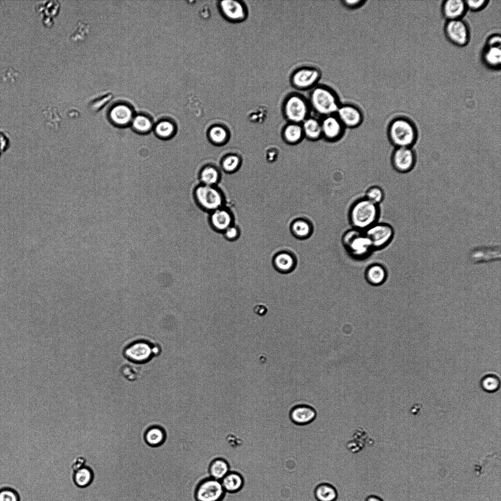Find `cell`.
Listing matches in <instances>:
<instances>
[{
  "instance_id": "cell-1",
  "label": "cell",
  "mask_w": 501,
  "mask_h": 501,
  "mask_svg": "<svg viewBox=\"0 0 501 501\" xmlns=\"http://www.w3.org/2000/svg\"><path fill=\"white\" fill-rule=\"evenodd\" d=\"M380 213L379 205L363 197L356 200L350 206L348 221L352 228L364 231L379 222Z\"/></svg>"
},
{
  "instance_id": "cell-2",
  "label": "cell",
  "mask_w": 501,
  "mask_h": 501,
  "mask_svg": "<svg viewBox=\"0 0 501 501\" xmlns=\"http://www.w3.org/2000/svg\"><path fill=\"white\" fill-rule=\"evenodd\" d=\"M341 243L347 255L355 260L366 259L375 251L364 231L353 228L343 233Z\"/></svg>"
},
{
  "instance_id": "cell-3",
  "label": "cell",
  "mask_w": 501,
  "mask_h": 501,
  "mask_svg": "<svg viewBox=\"0 0 501 501\" xmlns=\"http://www.w3.org/2000/svg\"><path fill=\"white\" fill-rule=\"evenodd\" d=\"M388 137L396 147H411L417 140L418 134L414 123L409 118L399 117L388 127Z\"/></svg>"
},
{
  "instance_id": "cell-4",
  "label": "cell",
  "mask_w": 501,
  "mask_h": 501,
  "mask_svg": "<svg viewBox=\"0 0 501 501\" xmlns=\"http://www.w3.org/2000/svg\"><path fill=\"white\" fill-rule=\"evenodd\" d=\"M309 104L316 113L324 116L335 114L340 106L335 93L324 86L313 89Z\"/></svg>"
},
{
  "instance_id": "cell-5",
  "label": "cell",
  "mask_w": 501,
  "mask_h": 501,
  "mask_svg": "<svg viewBox=\"0 0 501 501\" xmlns=\"http://www.w3.org/2000/svg\"><path fill=\"white\" fill-rule=\"evenodd\" d=\"M364 231L374 251L386 248L391 242L394 236L393 227L390 224L384 222H378Z\"/></svg>"
},
{
  "instance_id": "cell-6",
  "label": "cell",
  "mask_w": 501,
  "mask_h": 501,
  "mask_svg": "<svg viewBox=\"0 0 501 501\" xmlns=\"http://www.w3.org/2000/svg\"><path fill=\"white\" fill-rule=\"evenodd\" d=\"M444 33L451 43L458 47L465 46L470 41V28L463 19L446 21Z\"/></svg>"
},
{
  "instance_id": "cell-7",
  "label": "cell",
  "mask_w": 501,
  "mask_h": 501,
  "mask_svg": "<svg viewBox=\"0 0 501 501\" xmlns=\"http://www.w3.org/2000/svg\"><path fill=\"white\" fill-rule=\"evenodd\" d=\"M195 198L201 208L211 212L222 207L223 204L220 192L211 185L203 184L198 186L195 191Z\"/></svg>"
},
{
  "instance_id": "cell-8",
  "label": "cell",
  "mask_w": 501,
  "mask_h": 501,
  "mask_svg": "<svg viewBox=\"0 0 501 501\" xmlns=\"http://www.w3.org/2000/svg\"><path fill=\"white\" fill-rule=\"evenodd\" d=\"M159 348L152 343L144 340L134 341L125 348L123 354L131 362L144 363L156 355Z\"/></svg>"
},
{
  "instance_id": "cell-9",
  "label": "cell",
  "mask_w": 501,
  "mask_h": 501,
  "mask_svg": "<svg viewBox=\"0 0 501 501\" xmlns=\"http://www.w3.org/2000/svg\"><path fill=\"white\" fill-rule=\"evenodd\" d=\"M225 493L221 480L210 478L198 485L195 497L197 501H220Z\"/></svg>"
},
{
  "instance_id": "cell-10",
  "label": "cell",
  "mask_w": 501,
  "mask_h": 501,
  "mask_svg": "<svg viewBox=\"0 0 501 501\" xmlns=\"http://www.w3.org/2000/svg\"><path fill=\"white\" fill-rule=\"evenodd\" d=\"M309 106V103L303 97L296 95H292L285 104L286 117L292 123L301 124L308 117Z\"/></svg>"
},
{
  "instance_id": "cell-11",
  "label": "cell",
  "mask_w": 501,
  "mask_h": 501,
  "mask_svg": "<svg viewBox=\"0 0 501 501\" xmlns=\"http://www.w3.org/2000/svg\"><path fill=\"white\" fill-rule=\"evenodd\" d=\"M415 162V154L411 147H396L392 153L391 164L398 172H410L414 168Z\"/></svg>"
},
{
  "instance_id": "cell-12",
  "label": "cell",
  "mask_w": 501,
  "mask_h": 501,
  "mask_svg": "<svg viewBox=\"0 0 501 501\" xmlns=\"http://www.w3.org/2000/svg\"><path fill=\"white\" fill-rule=\"evenodd\" d=\"M317 412L312 406L299 403L294 405L291 409L289 416L295 425L300 426L307 425L315 420Z\"/></svg>"
},
{
  "instance_id": "cell-13",
  "label": "cell",
  "mask_w": 501,
  "mask_h": 501,
  "mask_svg": "<svg viewBox=\"0 0 501 501\" xmlns=\"http://www.w3.org/2000/svg\"><path fill=\"white\" fill-rule=\"evenodd\" d=\"M320 77V72L316 68H302L294 73L292 77V83L298 89H308L314 86Z\"/></svg>"
},
{
  "instance_id": "cell-14",
  "label": "cell",
  "mask_w": 501,
  "mask_h": 501,
  "mask_svg": "<svg viewBox=\"0 0 501 501\" xmlns=\"http://www.w3.org/2000/svg\"><path fill=\"white\" fill-rule=\"evenodd\" d=\"M336 115L344 127L355 128L360 125L363 119L360 110L355 106L346 104L340 106Z\"/></svg>"
},
{
  "instance_id": "cell-15",
  "label": "cell",
  "mask_w": 501,
  "mask_h": 501,
  "mask_svg": "<svg viewBox=\"0 0 501 501\" xmlns=\"http://www.w3.org/2000/svg\"><path fill=\"white\" fill-rule=\"evenodd\" d=\"M320 123L322 136L328 141L336 140L343 133L344 127L335 114L324 116Z\"/></svg>"
},
{
  "instance_id": "cell-16",
  "label": "cell",
  "mask_w": 501,
  "mask_h": 501,
  "mask_svg": "<svg viewBox=\"0 0 501 501\" xmlns=\"http://www.w3.org/2000/svg\"><path fill=\"white\" fill-rule=\"evenodd\" d=\"M441 13L446 21L462 19L468 10L465 0H444L441 7Z\"/></svg>"
},
{
  "instance_id": "cell-17",
  "label": "cell",
  "mask_w": 501,
  "mask_h": 501,
  "mask_svg": "<svg viewBox=\"0 0 501 501\" xmlns=\"http://www.w3.org/2000/svg\"><path fill=\"white\" fill-rule=\"evenodd\" d=\"M109 118L113 123L120 127L131 124L134 116L133 111L128 105L120 103L113 106L109 114Z\"/></svg>"
},
{
  "instance_id": "cell-18",
  "label": "cell",
  "mask_w": 501,
  "mask_h": 501,
  "mask_svg": "<svg viewBox=\"0 0 501 501\" xmlns=\"http://www.w3.org/2000/svg\"><path fill=\"white\" fill-rule=\"evenodd\" d=\"M209 221L211 227L215 231L223 233L233 224L234 219L229 210L222 207L211 212Z\"/></svg>"
},
{
  "instance_id": "cell-19",
  "label": "cell",
  "mask_w": 501,
  "mask_h": 501,
  "mask_svg": "<svg viewBox=\"0 0 501 501\" xmlns=\"http://www.w3.org/2000/svg\"><path fill=\"white\" fill-rule=\"evenodd\" d=\"M366 282L373 286H379L386 281L388 276L386 267L380 263H373L367 266L364 273Z\"/></svg>"
},
{
  "instance_id": "cell-20",
  "label": "cell",
  "mask_w": 501,
  "mask_h": 501,
  "mask_svg": "<svg viewBox=\"0 0 501 501\" xmlns=\"http://www.w3.org/2000/svg\"><path fill=\"white\" fill-rule=\"evenodd\" d=\"M151 501H197L195 494L188 492L179 490H161L156 495ZM220 501H231L223 497Z\"/></svg>"
},
{
  "instance_id": "cell-21",
  "label": "cell",
  "mask_w": 501,
  "mask_h": 501,
  "mask_svg": "<svg viewBox=\"0 0 501 501\" xmlns=\"http://www.w3.org/2000/svg\"><path fill=\"white\" fill-rule=\"evenodd\" d=\"M273 263V267L277 271L287 273L295 269L297 261L296 255L293 252L283 250L274 256Z\"/></svg>"
},
{
  "instance_id": "cell-22",
  "label": "cell",
  "mask_w": 501,
  "mask_h": 501,
  "mask_svg": "<svg viewBox=\"0 0 501 501\" xmlns=\"http://www.w3.org/2000/svg\"><path fill=\"white\" fill-rule=\"evenodd\" d=\"M290 229L294 237L297 239L304 240L309 239L312 235L314 227L309 219L299 217L292 222Z\"/></svg>"
},
{
  "instance_id": "cell-23",
  "label": "cell",
  "mask_w": 501,
  "mask_h": 501,
  "mask_svg": "<svg viewBox=\"0 0 501 501\" xmlns=\"http://www.w3.org/2000/svg\"><path fill=\"white\" fill-rule=\"evenodd\" d=\"M481 59L485 66L490 69H500L501 63V46L485 45L481 54Z\"/></svg>"
},
{
  "instance_id": "cell-24",
  "label": "cell",
  "mask_w": 501,
  "mask_h": 501,
  "mask_svg": "<svg viewBox=\"0 0 501 501\" xmlns=\"http://www.w3.org/2000/svg\"><path fill=\"white\" fill-rule=\"evenodd\" d=\"M304 137L310 141L319 140L322 136L320 121L313 117H307L302 123Z\"/></svg>"
},
{
  "instance_id": "cell-25",
  "label": "cell",
  "mask_w": 501,
  "mask_h": 501,
  "mask_svg": "<svg viewBox=\"0 0 501 501\" xmlns=\"http://www.w3.org/2000/svg\"><path fill=\"white\" fill-rule=\"evenodd\" d=\"M220 6L223 14L230 20H241L245 17V10L242 4L237 1H221Z\"/></svg>"
},
{
  "instance_id": "cell-26",
  "label": "cell",
  "mask_w": 501,
  "mask_h": 501,
  "mask_svg": "<svg viewBox=\"0 0 501 501\" xmlns=\"http://www.w3.org/2000/svg\"><path fill=\"white\" fill-rule=\"evenodd\" d=\"M313 495L317 501H336L338 497V491L332 484L322 482L315 488Z\"/></svg>"
},
{
  "instance_id": "cell-27",
  "label": "cell",
  "mask_w": 501,
  "mask_h": 501,
  "mask_svg": "<svg viewBox=\"0 0 501 501\" xmlns=\"http://www.w3.org/2000/svg\"><path fill=\"white\" fill-rule=\"evenodd\" d=\"M93 478V470L91 466L88 465L74 472L73 476V480L75 484L80 488L90 486L92 483Z\"/></svg>"
},
{
  "instance_id": "cell-28",
  "label": "cell",
  "mask_w": 501,
  "mask_h": 501,
  "mask_svg": "<svg viewBox=\"0 0 501 501\" xmlns=\"http://www.w3.org/2000/svg\"><path fill=\"white\" fill-rule=\"evenodd\" d=\"M225 491L234 493L239 491L243 485L241 475L236 472H229L221 480Z\"/></svg>"
},
{
  "instance_id": "cell-29",
  "label": "cell",
  "mask_w": 501,
  "mask_h": 501,
  "mask_svg": "<svg viewBox=\"0 0 501 501\" xmlns=\"http://www.w3.org/2000/svg\"><path fill=\"white\" fill-rule=\"evenodd\" d=\"M230 472L228 462L224 459L216 458L210 463L209 473L210 478L221 480Z\"/></svg>"
},
{
  "instance_id": "cell-30",
  "label": "cell",
  "mask_w": 501,
  "mask_h": 501,
  "mask_svg": "<svg viewBox=\"0 0 501 501\" xmlns=\"http://www.w3.org/2000/svg\"><path fill=\"white\" fill-rule=\"evenodd\" d=\"M153 128L156 135L159 138L164 139L173 137L176 131V125L174 122L167 119L159 121Z\"/></svg>"
},
{
  "instance_id": "cell-31",
  "label": "cell",
  "mask_w": 501,
  "mask_h": 501,
  "mask_svg": "<svg viewBox=\"0 0 501 501\" xmlns=\"http://www.w3.org/2000/svg\"><path fill=\"white\" fill-rule=\"evenodd\" d=\"M131 125L136 132L143 134L149 133L154 128L151 119L142 114L134 115Z\"/></svg>"
},
{
  "instance_id": "cell-32",
  "label": "cell",
  "mask_w": 501,
  "mask_h": 501,
  "mask_svg": "<svg viewBox=\"0 0 501 501\" xmlns=\"http://www.w3.org/2000/svg\"><path fill=\"white\" fill-rule=\"evenodd\" d=\"M284 136L285 140L292 144L301 141L304 135L301 124L291 122L285 127Z\"/></svg>"
},
{
  "instance_id": "cell-33",
  "label": "cell",
  "mask_w": 501,
  "mask_h": 501,
  "mask_svg": "<svg viewBox=\"0 0 501 501\" xmlns=\"http://www.w3.org/2000/svg\"><path fill=\"white\" fill-rule=\"evenodd\" d=\"M165 434L164 430L158 426L149 428L145 433L146 443L152 446L161 445L164 441Z\"/></svg>"
},
{
  "instance_id": "cell-34",
  "label": "cell",
  "mask_w": 501,
  "mask_h": 501,
  "mask_svg": "<svg viewBox=\"0 0 501 501\" xmlns=\"http://www.w3.org/2000/svg\"><path fill=\"white\" fill-rule=\"evenodd\" d=\"M500 378L493 373L485 375L480 381V386L482 389L488 393L496 392L500 388Z\"/></svg>"
},
{
  "instance_id": "cell-35",
  "label": "cell",
  "mask_w": 501,
  "mask_h": 501,
  "mask_svg": "<svg viewBox=\"0 0 501 501\" xmlns=\"http://www.w3.org/2000/svg\"><path fill=\"white\" fill-rule=\"evenodd\" d=\"M200 178L203 184L212 186L219 178L217 170L213 167L207 166L203 168L200 174Z\"/></svg>"
},
{
  "instance_id": "cell-36",
  "label": "cell",
  "mask_w": 501,
  "mask_h": 501,
  "mask_svg": "<svg viewBox=\"0 0 501 501\" xmlns=\"http://www.w3.org/2000/svg\"><path fill=\"white\" fill-rule=\"evenodd\" d=\"M364 197L373 204L379 205L384 200L385 193L379 186L373 185L367 189Z\"/></svg>"
},
{
  "instance_id": "cell-37",
  "label": "cell",
  "mask_w": 501,
  "mask_h": 501,
  "mask_svg": "<svg viewBox=\"0 0 501 501\" xmlns=\"http://www.w3.org/2000/svg\"><path fill=\"white\" fill-rule=\"evenodd\" d=\"M122 375L129 381H135L141 376L142 372L139 368L129 364H124L120 369Z\"/></svg>"
},
{
  "instance_id": "cell-38",
  "label": "cell",
  "mask_w": 501,
  "mask_h": 501,
  "mask_svg": "<svg viewBox=\"0 0 501 501\" xmlns=\"http://www.w3.org/2000/svg\"><path fill=\"white\" fill-rule=\"evenodd\" d=\"M209 137L212 141L216 143H221L224 142L227 137V133L226 130L223 127L219 126H215L212 127L209 131Z\"/></svg>"
},
{
  "instance_id": "cell-39",
  "label": "cell",
  "mask_w": 501,
  "mask_h": 501,
  "mask_svg": "<svg viewBox=\"0 0 501 501\" xmlns=\"http://www.w3.org/2000/svg\"><path fill=\"white\" fill-rule=\"evenodd\" d=\"M0 501H20V497L15 489L6 487L0 490Z\"/></svg>"
},
{
  "instance_id": "cell-40",
  "label": "cell",
  "mask_w": 501,
  "mask_h": 501,
  "mask_svg": "<svg viewBox=\"0 0 501 501\" xmlns=\"http://www.w3.org/2000/svg\"><path fill=\"white\" fill-rule=\"evenodd\" d=\"M239 158L235 155L227 156L223 161V168L227 171L231 172L235 170L239 165Z\"/></svg>"
},
{
  "instance_id": "cell-41",
  "label": "cell",
  "mask_w": 501,
  "mask_h": 501,
  "mask_svg": "<svg viewBox=\"0 0 501 501\" xmlns=\"http://www.w3.org/2000/svg\"><path fill=\"white\" fill-rule=\"evenodd\" d=\"M112 93H108L99 98L95 99L90 104L91 108L94 111H98L103 108L113 98Z\"/></svg>"
},
{
  "instance_id": "cell-42",
  "label": "cell",
  "mask_w": 501,
  "mask_h": 501,
  "mask_svg": "<svg viewBox=\"0 0 501 501\" xmlns=\"http://www.w3.org/2000/svg\"><path fill=\"white\" fill-rule=\"evenodd\" d=\"M488 0H465L467 10L473 12L479 11L484 8L489 3Z\"/></svg>"
},
{
  "instance_id": "cell-43",
  "label": "cell",
  "mask_w": 501,
  "mask_h": 501,
  "mask_svg": "<svg viewBox=\"0 0 501 501\" xmlns=\"http://www.w3.org/2000/svg\"><path fill=\"white\" fill-rule=\"evenodd\" d=\"M223 233L227 240L233 241L239 238L240 234V230L237 226L233 224L227 228Z\"/></svg>"
},
{
  "instance_id": "cell-44",
  "label": "cell",
  "mask_w": 501,
  "mask_h": 501,
  "mask_svg": "<svg viewBox=\"0 0 501 501\" xmlns=\"http://www.w3.org/2000/svg\"><path fill=\"white\" fill-rule=\"evenodd\" d=\"M87 461L85 457L83 456H78L73 460L71 467L74 472L87 465Z\"/></svg>"
},
{
  "instance_id": "cell-45",
  "label": "cell",
  "mask_w": 501,
  "mask_h": 501,
  "mask_svg": "<svg viewBox=\"0 0 501 501\" xmlns=\"http://www.w3.org/2000/svg\"><path fill=\"white\" fill-rule=\"evenodd\" d=\"M501 38L500 34H494L489 36L485 45L488 46H501Z\"/></svg>"
},
{
  "instance_id": "cell-46",
  "label": "cell",
  "mask_w": 501,
  "mask_h": 501,
  "mask_svg": "<svg viewBox=\"0 0 501 501\" xmlns=\"http://www.w3.org/2000/svg\"><path fill=\"white\" fill-rule=\"evenodd\" d=\"M344 5L348 8H353L358 7L362 4L364 1L360 0H344L342 1Z\"/></svg>"
},
{
  "instance_id": "cell-47",
  "label": "cell",
  "mask_w": 501,
  "mask_h": 501,
  "mask_svg": "<svg viewBox=\"0 0 501 501\" xmlns=\"http://www.w3.org/2000/svg\"><path fill=\"white\" fill-rule=\"evenodd\" d=\"M364 501H384L380 497L375 495H370L365 499Z\"/></svg>"
}]
</instances>
